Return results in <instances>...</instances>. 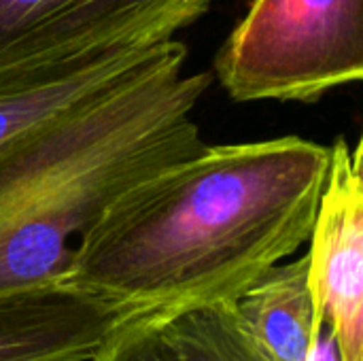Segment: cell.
Here are the masks:
<instances>
[{
    "label": "cell",
    "instance_id": "8fae6325",
    "mask_svg": "<svg viewBox=\"0 0 363 361\" xmlns=\"http://www.w3.org/2000/svg\"><path fill=\"white\" fill-rule=\"evenodd\" d=\"M304 361H340L336 336H334V332H332L328 321L315 323L311 347H308V353H306V360Z\"/></svg>",
    "mask_w": 363,
    "mask_h": 361
},
{
    "label": "cell",
    "instance_id": "5b68a950",
    "mask_svg": "<svg viewBox=\"0 0 363 361\" xmlns=\"http://www.w3.org/2000/svg\"><path fill=\"white\" fill-rule=\"evenodd\" d=\"M363 145L338 136L308 238L315 321H328L340 361H363Z\"/></svg>",
    "mask_w": 363,
    "mask_h": 361
},
{
    "label": "cell",
    "instance_id": "277c9868",
    "mask_svg": "<svg viewBox=\"0 0 363 361\" xmlns=\"http://www.w3.org/2000/svg\"><path fill=\"white\" fill-rule=\"evenodd\" d=\"M213 0H0V87L174 40Z\"/></svg>",
    "mask_w": 363,
    "mask_h": 361
},
{
    "label": "cell",
    "instance_id": "6da1fadb",
    "mask_svg": "<svg viewBox=\"0 0 363 361\" xmlns=\"http://www.w3.org/2000/svg\"><path fill=\"white\" fill-rule=\"evenodd\" d=\"M330 147L300 136L202 145L111 200L77 236L62 285L117 321L234 302L308 243Z\"/></svg>",
    "mask_w": 363,
    "mask_h": 361
},
{
    "label": "cell",
    "instance_id": "52a82bcc",
    "mask_svg": "<svg viewBox=\"0 0 363 361\" xmlns=\"http://www.w3.org/2000/svg\"><path fill=\"white\" fill-rule=\"evenodd\" d=\"M234 306L272 360H306L317 323L306 253L272 266L234 300Z\"/></svg>",
    "mask_w": 363,
    "mask_h": 361
},
{
    "label": "cell",
    "instance_id": "7a4b0ae2",
    "mask_svg": "<svg viewBox=\"0 0 363 361\" xmlns=\"http://www.w3.org/2000/svg\"><path fill=\"white\" fill-rule=\"evenodd\" d=\"M164 45L138 72L0 149V296L62 283L81 230L140 179L196 153L211 72Z\"/></svg>",
    "mask_w": 363,
    "mask_h": 361
},
{
    "label": "cell",
    "instance_id": "30bf717a",
    "mask_svg": "<svg viewBox=\"0 0 363 361\" xmlns=\"http://www.w3.org/2000/svg\"><path fill=\"white\" fill-rule=\"evenodd\" d=\"M91 361H179L153 317H130L113 326Z\"/></svg>",
    "mask_w": 363,
    "mask_h": 361
},
{
    "label": "cell",
    "instance_id": "8992f818",
    "mask_svg": "<svg viewBox=\"0 0 363 361\" xmlns=\"http://www.w3.org/2000/svg\"><path fill=\"white\" fill-rule=\"evenodd\" d=\"M102 300L62 283L0 296V361H91L113 326Z\"/></svg>",
    "mask_w": 363,
    "mask_h": 361
},
{
    "label": "cell",
    "instance_id": "ba28073f",
    "mask_svg": "<svg viewBox=\"0 0 363 361\" xmlns=\"http://www.w3.org/2000/svg\"><path fill=\"white\" fill-rule=\"evenodd\" d=\"M164 45L115 55L83 70L57 74L45 81L0 87V149L113 89L138 72Z\"/></svg>",
    "mask_w": 363,
    "mask_h": 361
},
{
    "label": "cell",
    "instance_id": "3957f363",
    "mask_svg": "<svg viewBox=\"0 0 363 361\" xmlns=\"http://www.w3.org/2000/svg\"><path fill=\"white\" fill-rule=\"evenodd\" d=\"M236 102H317L363 77V0H251L215 57Z\"/></svg>",
    "mask_w": 363,
    "mask_h": 361
},
{
    "label": "cell",
    "instance_id": "9c48e42d",
    "mask_svg": "<svg viewBox=\"0 0 363 361\" xmlns=\"http://www.w3.org/2000/svg\"><path fill=\"white\" fill-rule=\"evenodd\" d=\"M155 323L179 361H274L234 302L183 311Z\"/></svg>",
    "mask_w": 363,
    "mask_h": 361
}]
</instances>
